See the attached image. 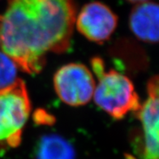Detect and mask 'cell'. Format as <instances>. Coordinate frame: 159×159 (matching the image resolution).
I'll list each match as a JSON object with an SVG mask.
<instances>
[{"mask_svg":"<svg viewBox=\"0 0 159 159\" xmlns=\"http://www.w3.org/2000/svg\"><path fill=\"white\" fill-rule=\"evenodd\" d=\"M54 85L61 100L69 106L79 107L92 99L96 82L84 64L69 63L57 71Z\"/></svg>","mask_w":159,"mask_h":159,"instance_id":"4","label":"cell"},{"mask_svg":"<svg viewBox=\"0 0 159 159\" xmlns=\"http://www.w3.org/2000/svg\"><path fill=\"white\" fill-rule=\"evenodd\" d=\"M129 2H132V3H136V4H138V3H142V2H148V1H150V0H127Z\"/></svg>","mask_w":159,"mask_h":159,"instance_id":"10","label":"cell"},{"mask_svg":"<svg viewBox=\"0 0 159 159\" xmlns=\"http://www.w3.org/2000/svg\"><path fill=\"white\" fill-rule=\"evenodd\" d=\"M30 111L31 103L22 80L0 90V145L14 148L20 144Z\"/></svg>","mask_w":159,"mask_h":159,"instance_id":"3","label":"cell"},{"mask_svg":"<svg viewBox=\"0 0 159 159\" xmlns=\"http://www.w3.org/2000/svg\"><path fill=\"white\" fill-rule=\"evenodd\" d=\"M36 159H75L72 144L57 134L42 136L35 149Z\"/></svg>","mask_w":159,"mask_h":159,"instance_id":"8","label":"cell"},{"mask_svg":"<svg viewBox=\"0 0 159 159\" xmlns=\"http://www.w3.org/2000/svg\"><path fill=\"white\" fill-rule=\"evenodd\" d=\"M18 66L4 52H0V90L12 85L17 80Z\"/></svg>","mask_w":159,"mask_h":159,"instance_id":"9","label":"cell"},{"mask_svg":"<svg viewBox=\"0 0 159 159\" xmlns=\"http://www.w3.org/2000/svg\"><path fill=\"white\" fill-rule=\"evenodd\" d=\"M158 5L148 2L134 7L129 16V26L136 38L148 43L158 41Z\"/></svg>","mask_w":159,"mask_h":159,"instance_id":"7","label":"cell"},{"mask_svg":"<svg viewBox=\"0 0 159 159\" xmlns=\"http://www.w3.org/2000/svg\"><path fill=\"white\" fill-rule=\"evenodd\" d=\"M74 0H8L0 15V44L26 73H39L48 52L69 48L76 17Z\"/></svg>","mask_w":159,"mask_h":159,"instance_id":"1","label":"cell"},{"mask_svg":"<svg viewBox=\"0 0 159 159\" xmlns=\"http://www.w3.org/2000/svg\"><path fill=\"white\" fill-rule=\"evenodd\" d=\"M148 98L136 113L142 124L143 159H158V77L153 76L147 85Z\"/></svg>","mask_w":159,"mask_h":159,"instance_id":"6","label":"cell"},{"mask_svg":"<svg viewBox=\"0 0 159 159\" xmlns=\"http://www.w3.org/2000/svg\"><path fill=\"white\" fill-rule=\"evenodd\" d=\"M98 83L95 86L94 101L101 109L116 119H120L130 111L140 108L139 97L128 76L115 70L105 71L103 61L94 58L91 61Z\"/></svg>","mask_w":159,"mask_h":159,"instance_id":"2","label":"cell"},{"mask_svg":"<svg viewBox=\"0 0 159 159\" xmlns=\"http://www.w3.org/2000/svg\"><path fill=\"white\" fill-rule=\"evenodd\" d=\"M78 31L87 39L102 43L111 38L117 26L118 18L109 7L100 2L84 5L75 17Z\"/></svg>","mask_w":159,"mask_h":159,"instance_id":"5","label":"cell"}]
</instances>
